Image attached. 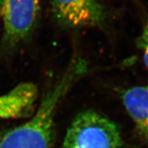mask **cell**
Listing matches in <instances>:
<instances>
[{
    "label": "cell",
    "mask_w": 148,
    "mask_h": 148,
    "mask_svg": "<svg viewBox=\"0 0 148 148\" xmlns=\"http://www.w3.org/2000/svg\"><path fill=\"white\" fill-rule=\"evenodd\" d=\"M121 131L114 122L95 110L81 112L66 130L62 148H120Z\"/></svg>",
    "instance_id": "2"
},
{
    "label": "cell",
    "mask_w": 148,
    "mask_h": 148,
    "mask_svg": "<svg viewBox=\"0 0 148 148\" xmlns=\"http://www.w3.org/2000/svg\"><path fill=\"white\" fill-rule=\"evenodd\" d=\"M122 100L138 132L148 146V85L125 90Z\"/></svg>",
    "instance_id": "6"
},
{
    "label": "cell",
    "mask_w": 148,
    "mask_h": 148,
    "mask_svg": "<svg viewBox=\"0 0 148 148\" xmlns=\"http://www.w3.org/2000/svg\"><path fill=\"white\" fill-rule=\"evenodd\" d=\"M39 14L40 0H0L2 49L13 51L25 42L34 32Z\"/></svg>",
    "instance_id": "3"
},
{
    "label": "cell",
    "mask_w": 148,
    "mask_h": 148,
    "mask_svg": "<svg viewBox=\"0 0 148 148\" xmlns=\"http://www.w3.org/2000/svg\"><path fill=\"white\" fill-rule=\"evenodd\" d=\"M137 46L142 51L144 64L148 68V21L144 23L142 31L137 38Z\"/></svg>",
    "instance_id": "7"
},
{
    "label": "cell",
    "mask_w": 148,
    "mask_h": 148,
    "mask_svg": "<svg viewBox=\"0 0 148 148\" xmlns=\"http://www.w3.org/2000/svg\"><path fill=\"white\" fill-rule=\"evenodd\" d=\"M53 14L66 28L100 27L106 19L105 9L100 0H51Z\"/></svg>",
    "instance_id": "4"
},
{
    "label": "cell",
    "mask_w": 148,
    "mask_h": 148,
    "mask_svg": "<svg viewBox=\"0 0 148 148\" xmlns=\"http://www.w3.org/2000/svg\"><path fill=\"white\" fill-rule=\"evenodd\" d=\"M38 97L33 82H23L0 97V118L17 119L30 115Z\"/></svg>",
    "instance_id": "5"
},
{
    "label": "cell",
    "mask_w": 148,
    "mask_h": 148,
    "mask_svg": "<svg viewBox=\"0 0 148 148\" xmlns=\"http://www.w3.org/2000/svg\"><path fill=\"white\" fill-rule=\"evenodd\" d=\"M77 81L76 74L66 70L43 97L31 119L0 134V148H52L56 110Z\"/></svg>",
    "instance_id": "1"
}]
</instances>
